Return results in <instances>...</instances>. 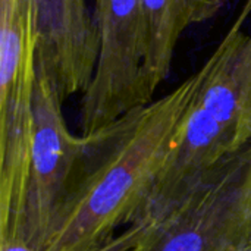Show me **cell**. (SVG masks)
<instances>
[{"label":"cell","mask_w":251,"mask_h":251,"mask_svg":"<svg viewBox=\"0 0 251 251\" xmlns=\"http://www.w3.org/2000/svg\"><path fill=\"white\" fill-rule=\"evenodd\" d=\"M246 251H251V244L249 246V247H247V250H246Z\"/></svg>","instance_id":"8"},{"label":"cell","mask_w":251,"mask_h":251,"mask_svg":"<svg viewBox=\"0 0 251 251\" xmlns=\"http://www.w3.org/2000/svg\"><path fill=\"white\" fill-rule=\"evenodd\" d=\"M146 21V54L143 85L147 99L169 76L174 54L182 34L193 25L215 18L228 0H143Z\"/></svg>","instance_id":"7"},{"label":"cell","mask_w":251,"mask_h":251,"mask_svg":"<svg viewBox=\"0 0 251 251\" xmlns=\"http://www.w3.org/2000/svg\"><path fill=\"white\" fill-rule=\"evenodd\" d=\"M207 72L84 135V157L40 251H93L150 204L175 137Z\"/></svg>","instance_id":"1"},{"label":"cell","mask_w":251,"mask_h":251,"mask_svg":"<svg viewBox=\"0 0 251 251\" xmlns=\"http://www.w3.org/2000/svg\"><path fill=\"white\" fill-rule=\"evenodd\" d=\"M38 13L37 66L65 101L91 84L100 37L88 0H35Z\"/></svg>","instance_id":"6"},{"label":"cell","mask_w":251,"mask_h":251,"mask_svg":"<svg viewBox=\"0 0 251 251\" xmlns=\"http://www.w3.org/2000/svg\"><path fill=\"white\" fill-rule=\"evenodd\" d=\"M251 244V144L179 197L151 201L93 251H246Z\"/></svg>","instance_id":"2"},{"label":"cell","mask_w":251,"mask_h":251,"mask_svg":"<svg viewBox=\"0 0 251 251\" xmlns=\"http://www.w3.org/2000/svg\"><path fill=\"white\" fill-rule=\"evenodd\" d=\"M38 13L35 0H0V243L24 244L31 169Z\"/></svg>","instance_id":"3"},{"label":"cell","mask_w":251,"mask_h":251,"mask_svg":"<svg viewBox=\"0 0 251 251\" xmlns=\"http://www.w3.org/2000/svg\"><path fill=\"white\" fill-rule=\"evenodd\" d=\"M63 100L49 75L37 66L31 169L24 244L40 251L53 221L79 172L87 140L74 135L65 121Z\"/></svg>","instance_id":"5"},{"label":"cell","mask_w":251,"mask_h":251,"mask_svg":"<svg viewBox=\"0 0 251 251\" xmlns=\"http://www.w3.org/2000/svg\"><path fill=\"white\" fill-rule=\"evenodd\" d=\"M100 51L79 109L82 135H91L134 107L149 104L143 85L146 21L143 0H93Z\"/></svg>","instance_id":"4"}]
</instances>
